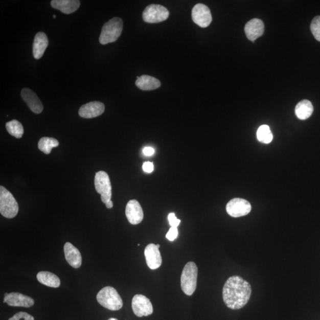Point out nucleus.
Instances as JSON below:
<instances>
[{
  "instance_id": "nucleus-1",
  "label": "nucleus",
  "mask_w": 320,
  "mask_h": 320,
  "mask_svg": "<svg viewBox=\"0 0 320 320\" xmlns=\"http://www.w3.org/2000/svg\"><path fill=\"white\" fill-rule=\"evenodd\" d=\"M251 295L250 284L239 276L229 278L223 287V300L227 307L232 310H239L244 307Z\"/></svg>"
},
{
  "instance_id": "nucleus-2",
  "label": "nucleus",
  "mask_w": 320,
  "mask_h": 320,
  "mask_svg": "<svg viewBox=\"0 0 320 320\" xmlns=\"http://www.w3.org/2000/svg\"><path fill=\"white\" fill-rule=\"evenodd\" d=\"M198 269L196 264L188 262L185 265L181 275V288L186 295L191 296L195 292L197 286Z\"/></svg>"
},
{
  "instance_id": "nucleus-3",
  "label": "nucleus",
  "mask_w": 320,
  "mask_h": 320,
  "mask_svg": "<svg viewBox=\"0 0 320 320\" xmlns=\"http://www.w3.org/2000/svg\"><path fill=\"white\" fill-rule=\"evenodd\" d=\"M97 300L103 307L111 311L120 310L123 306L121 297L116 289L111 286L103 288L97 295Z\"/></svg>"
},
{
  "instance_id": "nucleus-4",
  "label": "nucleus",
  "mask_w": 320,
  "mask_h": 320,
  "mask_svg": "<svg viewBox=\"0 0 320 320\" xmlns=\"http://www.w3.org/2000/svg\"><path fill=\"white\" fill-rule=\"evenodd\" d=\"M123 29V21L121 18L114 17L107 21L102 29L99 42L106 44L117 41L121 35Z\"/></svg>"
},
{
  "instance_id": "nucleus-5",
  "label": "nucleus",
  "mask_w": 320,
  "mask_h": 320,
  "mask_svg": "<svg viewBox=\"0 0 320 320\" xmlns=\"http://www.w3.org/2000/svg\"><path fill=\"white\" fill-rule=\"evenodd\" d=\"M18 205L17 201L8 190L0 187V213L7 218H13L17 215Z\"/></svg>"
},
{
  "instance_id": "nucleus-6",
  "label": "nucleus",
  "mask_w": 320,
  "mask_h": 320,
  "mask_svg": "<svg viewBox=\"0 0 320 320\" xmlns=\"http://www.w3.org/2000/svg\"><path fill=\"white\" fill-rule=\"evenodd\" d=\"M95 186L97 192L101 195V200L104 203L111 200V185L109 175L104 171L96 173L95 178Z\"/></svg>"
},
{
  "instance_id": "nucleus-7",
  "label": "nucleus",
  "mask_w": 320,
  "mask_h": 320,
  "mask_svg": "<svg viewBox=\"0 0 320 320\" xmlns=\"http://www.w3.org/2000/svg\"><path fill=\"white\" fill-rule=\"evenodd\" d=\"M169 14L166 7L158 5H151L144 10L143 18L147 23L157 24L166 20L169 17Z\"/></svg>"
},
{
  "instance_id": "nucleus-8",
  "label": "nucleus",
  "mask_w": 320,
  "mask_h": 320,
  "mask_svg": "<svg viewBox=\"0 0 320 320\" xmlns=\"http://www.w3.org/2000/svg\"><path fill=\"white\" fill-rule=\"evenodd\" d=\"M226 213L234 218H239L248 215L252 211V205L248 201L241 198H234L226 204Z\"/></svg>"
},
{
  "instance_id": "nucleus-9",
  "label": "nucleus",
  "mask_w": 320,
  "mask_h": 320,
  "mask_svg": "<svg viewBox=\"0 0 320 320\" xmlns=\"http://www.w3.org/2000/svg\"><path fill=\"white\" fill-rule=\"evenodd\" d=\"M192 17L193 22L199 27L203 28L209 27L213 17L211 11L203 4H198L193 7L192 11Z\"/></svg>"
},
{
  "instance_id": "nucleus-10",
  "label": "nucleus",
  "mask_w": 320,
  "mask_h": 320,
  "mask_svg": "<svg viewBox=\"0 0 320 320\" xmlns=\"http://www.w3.org/2000/svg\"><path fill=\"white\" fill-rule=\"evenodd\" d=\"M132 310L137 317L151 315L153 312V307L150 300L141 294H136L132 301Z\"/></svg>"
},
{
  "instance_id": "nucleus-11",
  "label": "nucleus",
  "mask_w": 320,
  "mask_h": 320,
  "mask_svg": "<svg viewBox=\"0 0 320 320\" xmlns=\"http://www.w3.org/2000/svg\"><path fill=\"white\" fill-rule=\"evenodd\" d=\"M4 303H6L10 306L31 307L35 304V301L31 297L24 295V294L12 292L5 293L4 297Z\"/></svg>"
},
{
  "instance_id": "nucleus-12",
  "label": "nucleus",
  "mask_w": 320,
  "mask_h": 320,
  "mask_svg": "<svg viewBox=\"0 0 320 320\" xmlns=\"http://www.w3.org/2000/svg\"><path fill=\"white\" fill-rule=\"evenodd\" d=\"M125 214L129 223L132 225L140 224L144 218L142 207L136 200H129L126 204Z\"/></svg>"
},
{
  "instance_id": "nucleus-13",
  "label": "nucleus",
  "mask_w": 320,
  "mask_h": 320,
  "mask_svg": "<svg viewBox=\"0 0 320 320\" xmlns=\"http://www.w3.org/2000/svg\"><path fill=\"white\" fill-rule=\"evenodd\" d=\"M105 109V105L102 102H91L82 106L79 113L81 118L91 119L100 116Z\"/></svg>"
},
{
  "instance_id": "nucleus-14",
  "label": "nucleus",
  "mask_w": 320,
  "mask_h": 320,
  "mask_svg": "<svg viewBox=\"0 0 320 320\" xmlns=\"http://www.w3.org/2000/svg\"><path fill=\"white\" fill-rule=\"evenodd\" d=\"M144 254L147 265L151 269H157L161 266L162 258L157 245L154 244H148L145 248Z\"/></svg>"
},
{
  "instance_id": "nucleus-15",
  "label": "nucleus",
  "mask_w": 320,
  "mask_h": 320,
  "mask_svg": "<svg viewBox=\"0 0 320 320\" xmlns=\"http://www.w3.org/2000/svg\"><path fill=\"white\" fill-rule=\"evenodd\" d=\"M244 31L247 38L255 42V40L263 35L265 31V25L262 20L254 18L245 25Z\"/></svg>"
},
{
  "instance_id": "nucleus-16",
  "label": "nucleus",
  "mask_w": 320,
  "mask_h": 320,
  "mask_svg": "<svg viewBox=\"0 0 320 320\" xmlns=\"http://www.w3.org/2000/svg\"><path fill=\"white\" fill-rule=\"evenodd\" d=\"M21 96L33 113L39 114L43 111V106L34 92L28 88L21 92Z\"/></svg>"
},
{
  "instance_id": "nucleus-17",
  "label": "nucleus",
  "mask_w": 320,
  "mask_h": 320,
  "mask_svg": "<svg viewBox=\"0 0 320 320\" xmlns=\"http://www.w3.org/2000/svg\"><path fill=\"white\" fill-rule=\"evenodd\" d=\"M64 250L65 259L69 265L75 269L79 268L82 263V257L79 249L67 242L64 245Z\"/></svg>"
},
{
  "instance_id": "nucleus-18",
  "label": "nucleus",
  "mask_w": 320,
  "mask_h": 320,
  "mask_svg": "<svg viewBox=\"0 0 320 320\" xmlns=\"http://www.w3.org/2000/svg\"><path fill=\"white\" fill-rule=\"evenodd\" d=\"M48 43L49 40L45 33L42 32L37 33L33 43V55L36 59L42 57Z\"/></svg>"
},
{
  "instance_id": "nucleus-19",
  "label": "nucleus",
  "mask_w": 320,
  "mask_h": 320,
  "mask_svg": "<svg viewBox=\"0 0 320 320\" xmlns=\"http://www.w3.org/2000/svg\"><path fill=\"white\" fill-rule=\"evenodd\" d=\"M51 5L54 9L60 10L63 13L69 14L79 9L80 2L78 0H53Z\"/></svg>"
},
{
  "instance_id": "nucleus-20",
  "label": "nucleus",
  "mask_w": 320,
  "mask_h": 320,
  "mask_svg": "<svg viewBox=\"0 0 320 320\" xmlns=\"http://www.w3.org/2000/svg\"><path fill=\"white\" fill-rule=\"evenodd\" d=\"M135 84L141 90L150 91L155 90L161 86L160 81L155 77L147 75L140 77L135 82Z\"/></svg>"
},
{
  "instance_id": "nucleus-21",
  "label": "nucleus",
  "mask_w": 320,
  "mask_h": 320,
  "mask_svg": "<svg viewBox=\"0 0 320 320\" xmlns=\"http://www.w3.org/2000/svg\"><path fill=\"white\" fill-rule=\"evenodd\" d=\"M37 280L44 285L49 287L57 288L60 286L61 282L57 275L50 272V271H40L37 275Z\"/></svg>"
},
{
  "instance_id": "nucleus-22",
  "label": "nucleus",
  "mask_w": 320,
  "mask_h": 320,
  "mask_svg": "<svg viewBox=\"0 0 320 320\" xmlns=\"http://www.w3.org/2000/svg\"><path fill=\"white\" fill-rule=\"evenodd\" d=\"M314 107L310 101L303 100L297 104L295 107V114L300 120H306L313 113Z\"/></svg>"
},
{
  "instance_id": "nucleus-23",
  "label": "nucleus",
  "mask_w": 320,
  "mask_h": 320,
  "mask_svg": "<svg viewBox=\"0 0 320 320\" xmlns=\"http://www.w3.org/2000/svg\"><path fill=\"white\" fill-rule=\"evenodd\" d=\"M58 146V141L54 139V138L43 137L39 140L38 143L39 150L45 154H50L52 149L57 147Z\"/></svg>"
},
{
  "instance_id": "nucleus-24",
  "label": "nucleus",
  "mask_w": 320,
  "mask_h": 320,
  "mask_svg": "<svg viewBox=\"0 0 320 320\" xmlns=\"http://www.w3.org/2000/svg\"><path fill=\"white\" fill-rule=\"evenodd\" d=\"M6 129L11 135L16 138V139H20L24 133L23 125L17 120L7 122Z\"/></svg>"
},
{
  "instance_id": "nucleus-25",
  "label": "nucleus",
  "mask_w": 320,
  "mask_h": 320,
  "mask_svg": "<svg viewBox=\"0 0 320 320\" xmlns=\"http://www.w3.org/2000/svg\"><path fill=\"white\" fill-rule=\"evenodd\" d=\"M257 138L260 142L264 144H269L273 140V134L270 131L269 126H260L257 132Z\"/></svg>"
},
{
  "instance_id": "nucleus-26",
  "label": "nucleus",
  "mask_w": 320,
  "mask_h": 320,
  "mask_svg": "<svg viewBox=\"0 0 320 320\" xmlns=\"http://www.w3.org/2000/svg\"><path fill=\"white\" fill-rule=\"evenodd\" d=\"M311 31L316 40L320 42V16H316L312 20Z\"/></svg>"
},
{
  "instance_id": "nucleus-27",
  "label": "nucleus",
  "mask_w": 320,
  "mask_h": 320,
  "mask_svg": "<svg viewBox=\"0 0 320 320\" xmlns=\"http://www.w3.org/2000/svg\"><path fill=\"white\" fill-rule=\"evenodd\" d=\"M9 320H35L34 317L31 315L25 312H19L14 314Z\"/></svg>"
},
{
  "instance_id": "nucleus-28",
  "label": "nucleus",
  "mask_w": 320,
  "mask_h": 320,
  "mask_svg": "<svg viewBox=\"0 0 320 320\" xmlns=\"http://www.w3.org/2000/svg\"><path fill=\"white\" fill-rule=\"evenodd\" d=\"M177 227H171L168 233L166 234V238L170 241H173L178 236Z\"/></svg>"
},
{
  "instance_id": "nucleus-29",
  "label": "nucleus",
  "mask_w": 320,
  "mask_h": 320,
  "mask_svg": "<svg viewBox=\"0 0 320 320\" xmlns=\"http://www.w3.org/2000/svg\"><path fill=\"white\" fill-rule=\"evenodd\" d=\"M169 224L172 227H177L180 224L181 221L178 219L174 213H170L168 217Z\"/></svg>"
},
{
  "instance_id": "nucleus-30",
  "label": "nucleus",
  "mask_w": 320,
  "mask_h": 320,
  "mask_svg": "<svg viewBox=\"0 0 320 320\" xmlns=\"http://www.w3.org/2000/svg\"><path fill=\"white\" fill-rule=\"evenodd\" d=\"M143 169L145 172L151 173L154 171V165L151 162H145L143 164Z\"/></svg>"
},
{
  "instance_id": "nucleus-31",
  "label": "nucleus",
  "mask_w": 320,
  "mask_h": 320,
  "mask_svg": "<svg viewBox=\"0 0 320 320\" xmlns=\"http://www.w3.org/2000/svg\"><path fill=\"white\" fill-rule=\"evenodd\" d=\"M144 154L147 156H151L154 154L155 151L154 148L152 147H147L144 148Z\"/></svg>"
},
{
  "instance_id": "nucleus-32",
  "label": "nucleus",
  "mask_w": 320,
  "mask_h": 320,
  "mask_svg": "<svg viewBox=\"0 0 320 320\" xmlns=\"http://www.w3.org/2000/svg\"><path fill=\"white\" fill-rule=\"evenodd\" d=\"M106 204V207L108 209H111V208H113V202L111 200H110L109 202H107Z\"/></svg>"
},
{
  "instance_id": "nucleus-33",
  "label": "nucleus",
  "mask_w": 320,
  "mask_h": 320,
  "mask_svg": "<svg viewBox=\"0 0 320 320\" xmlns=\"http://www.w3.org/2000/svg\"><path fill=\"white\" fill-rule=\"evenodd\" d=\"M108 320H118V319L117 318H110Z\"/></svg>"
},
{
  "instance_id": "nucleus-34",
  "label": "nucleus",
  "mask_w": 320,
  "mask_h": 320,
  "mask_svg": "<svg viewBox=\"0 0 320 320\" xmlns=\"http://www.w3.org/2000/svg\"><path fill=\"white\" fill-rule=\"evenodd\" d=\"M156 245H157V247L159 249V248L160 247L159 244H157Z\"/></svg>"
},
{
  "instance_id": "nucleus-35",
  "label": "nucleus",
  "mask_w": 320,
  "mask_h": 320,
  "mask_svg": "<svg viewBox=\"0 0 320 320\" xmlns=\"http://www.w3.org/2000/svg\"><path fill=\"white\" fill-rule=\"evenodd\" d=\"M53 18H56V16H55V15H54V16H53Z\"/></svg>"
}]
</instances>
